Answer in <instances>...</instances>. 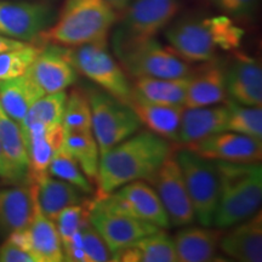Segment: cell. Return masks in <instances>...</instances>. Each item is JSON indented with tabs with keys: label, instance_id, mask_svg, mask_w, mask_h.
Wrapping results in <instances>:
<instances>
[{
	"label": "cell",
	"instance_id": "13",
	"mask_svg": "<svg viewBox=\"0 0 262 262\" xmlns=\"http://www.w3.org/2000/svg\"><path fill=\"white\" fill-rule=\"evenodd\" d=\"M89 222L98 232L112 254L162 229L150 222L106 210L95 204L94 201H91Z\"/></svg>",
	"mask_w": 262,
	"mask_h": 262
},
{
	"label": "cell",
	"instance_id": "31",
	"mask_svg": "<svg viewBox=\"0 0 262 262\" xmlns=\"http://www.w3.org/2000/svg\"><path fill=\"white\" fill-rule=\"evenodd\" d=\"M66 100H67L66 91L45 94L44 96L35 101L28 110L24 120L19 123L21 130L34 125V124L45 126H54L62 124Z\"/></svg>",
	"mask_w": 262,
	"mask_h": 262
},
{
	"label": "cell",
	"instance_id": "30",
	"mask_svg": "<svg viewBox=\"0 0 262 262\" xmlns=\"http://www.w3.org/2000/svg\"><path fill=\"white\" fill-rule=\"evenodd\" d=\"M62 146L79 164L86 178L96 182L100 149L93 131H66Z\"/></svg>",
	"mask_w": 262,
	"mask_h": 262
},
{
	"label": "cell",
	"instance_id": "3",
	"mask_svg": "<svg viewBox=\"0 0 262 262\" xmlns=\"http://www.w3.org/2000/svg\"><path fill=\"white\" fill-rule=\"evenodd\" d=\"M119 12L107 0H64L61 11L39 39L66 48L108 41Z\"/></svg>",
	"mask_w": 262,
	"mask_h": 262
},
{
	"label": "cell",
	"instance_id": "8",
	"mask_svg": "<svg viewBox=\"0 0 262 262\" xmlns=\"http://www.w3.org/2000/svg\"><path fill=\"white\" fill-rule=\"evenodd\" d=\"M85 94L90 103L91 129L100 155L140 130L139 118L129 104L97 86H89Z\"/></svg>",
	"mask_w": 262,
	"mask_h": 262
},
{
	"label": "cell",
	"instance_id": "38",
	"mask_svg": "<svg viewBox=\"0 0 262 262\" xmlns=\"http://www.w3.org/2000/svg\"><path fill=\"white\" fill-rule=\"evenodd\" d=\"M222 14L233 19H249L256 12L260 0H208Z\"/></svg>",
	"mask_w": 262,
	"mask_h": 262
},
{
	"label": "cell",
	"instance_id": "28",
	"mask_svg": "<svg viewBox=\"0 0 262 262\" xmlns=\"http://www.w3.org/2000/svg\"><path fill=\"white\" fill-rule=\"evenodd\" d=\"M189 78H135L133 94L152 103L185 107Z\"/></svg>",
	"mask_w": 262,
	"mask_h": 262
},
{
	"label": "cell",
	"instance_id": "23",
	"mask_svg": "<svg viewBox=\"0 0 262 262\" xmlns=\"http://www.w3.org/2000/svg\"><path fill=\"white\" fill-rule=\"evenodd\" d=\"M224 232L208 226H183L173 237L180 262H208L215 260Z\"/></svg>",
	"mask_w": 262,
	"mask_h": 262
},
{
	"label": "cell",
	"instance_id": "42",
	"mask_svg": "<svg viewBox=\"0 0 262 262\" xmlns=\"http://www.w3.org/2000/svg\"><path fill=\"white\" fill-rule=\"evenodd\" d=\"M107 2L120 14V12L126 8V5L129 4L131 0H107Z\"/></svg>",
	"mask_w": 262,
	"mask_h": 262
},
{
	"label": "cell",
	"instance_id": "16",
	"mask_svg": "<svg viewBox=\"0 0 262 262\" xmlns=\"http://www.w3.org/2000/svg\"><path fill=\"white\" fill-rule=\"evenodd\" d=\"M27 73L45 94L66 91L79 75L66 56L64 47L56 44H42Z\"/></svg>",
	"mask_w": 262,
	"mask_h": 262
},
{
	"label": "cell",
	"instance_id": "4",
	"mask_svg": "<svg viewBox=\"0 0 262 262\" xmlns=\"http://www.w3.org/2000/svg\"><path fill=\"white\" fill-rule=\"evenodd\" d=\"M220 195L212 226L226 229L247 220L260 209L262 168L260 163L215 162Z\"/></svg>",
	"mask_w": 262,
	"mask_h": 262
},
{
	"label": "cell",
	"instance_id": "12",
	"mask_svg": "<svg viewBox=\"0 0 262 262\" xmlns=\"http://www.w3.org/2000/svg\"><path fill=\"white\" fill-rule=\"evenodd\" d=\"M147 182L156 189L168 214L170 225L173 227H183L195 221L181 168L175 158L173 150Z\"/></svg>",
	"mask_w": 262,
	"mask_h": 262
},
{
	"label": "cell",
	"instance_id": "41",
	"mask_svg": "<svg viewBox=\"0 0 262 262\" xmlns=\"http://www.w3.org/2000/svg\"><path fill=\"white\" fill-rule=\"evenodd\" d=\"M26 44H28V42L16 40V39L8 38V37H5V35L0 34V54H2V52L12 50V49L25 47Z\"/></svg>",
	"mask_w": 262,
	"mask_h": 262
},
{
	"label": "cell",
	"instance_id": "29",
	"mask_svg": "<svg viewBox=\"0 0 262 262\" xmlns=\"http://www.w3.org/2000/svg\"><path fill=\"white\" fill-rule=\"evenodd\" d=\"M0 143L14 175L15 183L28 182L29 162L21 126L0 104Z\"/></svg>",
	"mask_w": 262,
	"mask_h": 262
},
{
	"label": "cell",
	"instance_id": "20",
	"mask_svg": "<svg viewBox=\"0 0 262 262\" xmlns=\"http://www.w3.org/2000/svg\"><path fill=\"white\" fill-rule=\"evenodd\" d=\"M222 233L220 249L228 257L242 262L262 261V215L257 210L247 220Z\"/></svg>",
	"mask_w": 262,
	"mask_h": 262
},
{
	"label": "cell",
	"instance_id": "19",
	"mask_svg": "<svg viewBox=\"0 0 262 262\" xmlns=\"http://www.w3.org/2000/svg\"><path fill=\"white\" fill-rule=\"evenodd\" d=\"M227 101L225 81V63L216 60L203 62L202 67L193 70L186 95L185 107L212 106Z\"/></svg>",
	"mask_w": 262,
	"mask_h": 262
},
{
	"label": "cell",
	"instance_id": "17",
	"mask_svg": "<svg viewBox=\"0 0 262 262\" xmlns=\"http://www.w3.org/2000/svg\"><path fill=\"white\" fill-rule=\"evenodd\" d=\"M225 81L228 100L243 106H262V70L257 60L237 55L225 64Z\"/></svg>",
	"mask_w": 262,
	"mask_h": 262
},
{
	"label": "cell",
	"instance_id": "22",
	"mask_svg": "<svg viewBox=\"0 0 262 262\" xmlns=\"http://www.w3.org/2000/svg\"><path fill=\"white\" fill-rule=\"evenodd\" d=\"M35 203L33 186L0 188V239L31 224Z\"/></svg>",
	"mask_w": 262,
	"mask_h": 262
},
{
	"label": "cell",
	"instance_id": "34",
	"mask_svg": "<svg viewBox=\"0 0 262 262\" xmlns=\"http://www.w3.org/2000/svg\"><path fill=\"white\" fill-rule=\"evenodd\" d=\"M42 44L28 42L25 47L0 54V80L11 79L28 72L35 57L41 50Z\"/></svg>",
	"mask_w": 262,
	"mask_h": 262
},
{
	"label": "cell",
	"instance_id": "25",
	"mask_svg": "<svg viewBox=\"0 0 262 262\" xmlns=\"http://www.w3.org/2000/svg\"><path fill=\"white\" fill-rule=\"evenodd\" d=\"M129 106L139 118L141 125H145L149 131L170 142L178 143L180 124L185 107L152 103L134 94Z\"/></svg>",
	"mask_w": 262,
	"mask_h": 262
},
{
	"label": "cell",
	"instance_id": "7",
	"mask_svg": "<svg viewBox=\"0 0 262 262\" xmlns=\"http://www.w3.org/2000/svg\"><path fill=\"white\" fill-rule=\"evenodd\" d=\"M173 155L181 168L195 220L202 226L212 227L220 195V178L215 160L196 155L186 147Z\"/></svg>",
	"mask_w": 262,
	"mask_h": 262
},
{
	"label": "cell",
	"instance_id": "40",
	"mask_svg": "<svg viewBox=\"0 0 262 262\" xmlns=\"http://www.w3.org/2000/svg\"><path fill=\"white\" fill-rule=\"evenodd\" d=\"M0 179L5 180V181H9V182H15L14 175H12V171L11 169H10L8 160L5 158L2 143H0Z\"/></svg>",
	"mask_w": 262,
	"mask_h": 262
},
{
	"label": "cell",
	"instance_id": "37",
	"mask_svg": "<svg viewBox=\"0 0 262 262\" xmlns=\"http://www.w3.org/2000/svg\"><path fill=\"white\" fill-rule=\"evenodd\" d=\"M80 245L89 262H106L112 258V253L90 222L80 228Z\"/></svg>",
	"mask_w": 262,
	"mask_h": 262
},
{
	"label": "cell",
	"instance_id": "32",
	"mask_svg": "<svg viewBox=\"0 0 262 262\" xmlns=\"http://www.w3.org/2000/svg\"><path fill=\"white\" fill-rule=\"evenodd\" d=\"M229 113L226 131L242 134L262 141V110L256 106H243L227 100Z\"/></svg>",
	"mask_w": 262,
	"mask_h": 262
},
{
	"label": "cell",
	"instance_id": "5",
	"mask_svg": "<svg viewBox=\"0 0 262 262\" xmlns=\"http://www.w3.org/2000/svg\"><path fill=\"white\" fill-rule=\"evenodd\" d=\"M181 0H131L112 33L113 52L156 38L178 17Z\"/></svg>",
	"mask_w": 262,
	"mask_h": 262
},
{
	"label": "cell",
	"instance_id": "9",
	"mask_svg": "<svg viewBox=\"0 0 262 262\" xmlns=\"http://www.w3.org/2000/svg\"><path fill=\"white\" fill-rule=\"evenodd\" d=\"M114 55L133 78H182L193 72L191 63L156 38L129 45Z\"/></svg>",
	"mask_w": 262,
	"mask_h": 262
},
{
	"label": "cell",
	"instance_id": "21",
	"mask_svg": "<svg viewBox=\"0 0 262 262\" xmlns=\"http://www.w3.org/2000/svg\"><path fill=\"white\" fill-rule=\"evenodd\" d=\"M228 113L227 101L212 106L185 107L180 124L178 143L185 147L214 134L226 131Z\"/></svg>",
	"mask_w": 262,
	"mask_h": 262
},
{
	"label": "cell",
	"instance_id": "10",
	"mask_svg": "<svg viewBox=\"0 0 262 262\" xmlns=\"http://www.w3.org/2000/svg\"><path fill=\"white\" fill-rule=\"evenodd\" d=\"M94 203L106 210L150 222L162 229L171 227L156 189L145 180L126 183L106 195L96 196Z\"/></svg>",
	"mask_w": 262,
	"mask_h": 262
},
{
	"label": "cell",
	"instance_id": "14",
	"mask_svg": "<svg viewBox=\"0 0 262 262\" xmlns=\"http://www.w3.org/2000/svg\"><path fill=\"white\" fill-rule=\"evenodd\" d=\"M185 147L215 162L261 163L262 159V141L233 131H221Z\"/></svg>",
	"mask_w": 262,
	"mask_h": 262
},
{
	"label": "cell",
	"instance_id": "2",
	"mask_svg": "<svg viewBox=\"0 0 262 262\" xmlns=\"http://www.w3.org/2000/svg\"><path fill=\"white\" fill-rule=\"evenodd\" d=\"M164 37L188 63H203L219 58L221 51L241 47L244 31L226 15L186 14L164 29Z\"/></svg>",
	"mask_w": 262,
	"mask_h": 262
},
{
	"label": "cell",
	"instance_id": "33",
	"mask_svg": "<svg viewBox=\"0 0 262 262\" xmlns=\"http://www.w3.org/2000/svg\"><path fill=\"white\" fill-rule=\"evenodd\" d=\"M47 172L52 178L71 183L74 187L80 189L84 194H93L95 192L93 183L81 171L79 164L72 158V156L63 148V146L51 159Z\"/></svg>",
	"mask_w": 262,
	"mask_h": 262
},
{
	"label": "cell",
	"instance_id": "39",
	"mask_svg": "<svg viewBox=\"0 0 262 262\" xmlns=\"http://www.w3.org/2000/svg\"><path fill=\"white\" fill-rule=\"evenodd\" d=\"M0 262H35V260L25 249L6 239L0 245Z\"/></svg>",
	"mask_w": 262,
	"mask_h": 262
},
{
	"label": "cell",
	"instance_id": "27",
	"mask_svg": "<svg viewBox=\"0 0 262 262\" xmlns=\"http://www.w3.org/2000/svg\"><path fill=\"white\" fill-rule=\"evenodd\" d=\"M45 93L28 73L0 80V104L16 123L24 120L28 110Z\"/></svg>",
	"mask_w": 262,
	"mask_h": 262
},
{
	"label": "cell",
	"instance_id": "11",
	"mask_svg": "<svg viewBox=\"0 0 262 262\" xmlns=\"http://www.w3.org/2000/svg\"><path fill=\"white\" fill-rule=\"evenodd\" d=\"M56 10L44 0H0V34L26 42H39L56 18ZM40 44V42H39Z\"/></svg>",
	"mask_w": 262,
	"mask_h": 262
},
{
	"label": "cell",
	"instance_id": "15",
	"mask_svg": "<svg viewBox=\"0 0 262 262\" xmlns=\"http://www.w3.org/2000/svg\"><path fill=\"white\" fill-rule=\"evenodd\" d=\"M5 239L25 249L34 257L35 262L63 261V250L56 224L42 215L38 205L31 224L12 232Z\"/></svg>",
	"mask_w": 262,
	"mask_h": 262
},
{
	"label": "cell",
	"instance_id": "26",
	"mask_svg": "<svg viewBox=\"0 0 262 262\" xmlns=\"http://www.w3.org/2000/svg\"><path fill=\"white\" fill-rule=\"evenodd\" d=\"M114 262H179L173 239L163 229L112 254Z\"/></svg>",
	"mask_w": 262,
	"mask_h": 262
},
{
	"label": "cell",
	"instance_id": "1",
	"mask_svg": "<svg viewBox=\"0 0 262 262\" xmlns=\"http://www.w3.org/2000/svg\"><path fill=\"white\" fill-rule=\"evenodd\" d=\"M171 152L170 141L149 130L137 131L100 155L96 196L106 195L133 181H147Z\"/></svg>",
	"mask_w": 262,
	"mask_h": 262
},
{
	"label": "cell",
	"instance_id": "24",
	"mask_svg": "<svg viewBox=\"0 0 262 262\" xmlns=\"http://www.w3.org/2000/svg\"><path fill=\"white\" fill-rule=\"evenodd\" d=\"M31 185L34 189L38 209L52 221L56 220L60 212L68 206L81 204L86 201L80 189L63 180L52 178L49 173L32 181Z\"/></svg>",
	"mask_w": 262,
	"mask_h": 262
},
{
	"label": "cell",
	"instance_id": "6",
	"mask_svg": "<svg viewBox=\"0 0 262 262\" xmlns=\"http://www.w3.org/2000/svg\"><path fill=\"white\" fill-rule=\"evenodd\" d=\"M107 42L64 47L66 56L78 74L86 77L97 88L120 102L129 104L133 96V84L124 68L108 50Z\"/></svg>",
	"mask_w": 262,
	"mask_h": 262
},
{
	"label": "cell",
	"instance_id": "36",
	"mask_svg": "<svg viewBox=\"0 0 262 262\" xmlns=\"http://www.w3.org/2000/svg\"><path fill=\"white\" fill-rule=\"evenodd\" d=\"M91 201H85L81 204L71 205L60 212L55 220L58 234H60L62 249L71 243L72 237L83 226L89 222V211Z\"/></svg>",
	"mask_w": 262,
	"mask_h": 262
},
{
	"label": "cell",
	"instance_id": "18",
	"mask_svg": "<svg viewBox=\"0 0 262 262\" xmlns=\"http://www.w3.org/2000/svg\"><path fill=\"white\" fill-rule=\"evenodd\" d=\"M27 148L29 171L28 181H35L48 173L49 164L63 145L66 131L62 124L45 126L34 124L22 130Z\"/></svg>",
	"mask_w": 262,
	"mask_h": 262
},
{
	"label": "cell",
	"instance_id": "35",
	"mask_svg": "<svg viewBox=\"0 0 262 262\" xmlns=\"http://www.w3.org/2000/svg\"><path fill=\"white\" fill-rule=\"evenodd\" d=\"M62 126L64 131H93L90 103L85 91L73 89L67 94Z\"/></svg>",
	"mask_w": 262,
	"mask_h": 262
}]
</instances>
